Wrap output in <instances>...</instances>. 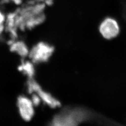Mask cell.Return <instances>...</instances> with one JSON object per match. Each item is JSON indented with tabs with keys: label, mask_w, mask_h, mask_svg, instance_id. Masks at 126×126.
<instances>
[{
	"label": "cell",
	"mask_w": 126,
	"mask_h": 126,
	"mask_svg": "<svg viewBox=\"0 0 126 126\" xmlns=\"http://www.w3.org/2000/svg\"><path fill=\"white\" fill-rule=\"evenodd\" d=\"M55 51L53 45L46 41H39L30 48L28 59L36 65L47 63Z\"/></svg>",
	"instance_id": "1"
},
{
	"label": "cell",
	"mask_w": 126,
	"mask_h": 126,
	"mask_svg": "<svg viewBox=\"0 0 126 126\" xmlns=\"http://www.w3.org/2000/svg\"><path fill=\"white\" fill-rule=\"evenodd\" d=\"M86 114L82 109H68L55 116L51 123L53 125H76L84 121Z\"/></svg>",
	"instance_id": "2"
},
{
	"label": "cell",
	"mask_w": 126,
	"mask_h": 126,
	"mask_svg": "<svg viewBox=\"0 0 126 126\" xmlns=\"http://www.w3.org/2000/svg\"><path fill=\"white\" fill-rule=\"evenodd\" d=\"M16 105L20 118L24 122H31L35 116L36 107L30 96L25 94L19 95L17 98Z\"/></svg>",
	"instance_id": "3"
},
{
	"label": "cell",
	"mask_w": 126,
	"mask_h": 126,
	"mask_svg": "<svg viewBox=\"0 0 126 126\" xmlns=\"http://www.w3.org/2000/svg\"><path fill=\"white\" fill-rule=\"evenodd\" d=\"M99 30L104 38L111 39L117 36L120 32V28L115 20L107 17L100 23Z\"/></svg>",
	"instance_id": "4"
},
{
	"label": "cell",
	"mask_w": 126,
	"mask_h": 126,
	"mask_svg": "<svg viewBox=\"0 0 126 126\" xmlns=\"http://www.w3.org/2000/svg\"><path fill=\"white\" fill-rule=\"evenodd\" d=\"M10 50L18 55L21 59L28 58L30 49L27 43L18 38L14 39H9L8 42Z\"/></svg>",
	"instance_id": "5"
},
{
	"label": "cell",
	"mask_w": 126,
	"mask_h": 126,
	"mask_svg": "<svg viewBox=\"0 0 126 126\" xmlns=\"http://www.w3.org/2000/svg\"><path fill=\"white\" fill-rule=\"evenodd\" d=\"M16 12H10L6 14L5 22V33L8 34L9 39L18 38L19 29L17 24Z\"/></svg>",
	"instance_id": "6"
},
{
	"label": "cell",
	"mask_w": 126,
	"mask_h": 126,
	"mask_svg": "<svg viewBox=\"0 0 126 126\" xmlns=\"http://www.w3.org/2000/svg\"><path fill=\"white\" fill-rule=\"evenodd\" d=\"M36 94L39 96L42 103L51 109H57L60 108L61 103L60 101L50 93L44 90L42 87L38 90Z\"/></svg>",
	"instance_id": "7"
},
{
	"label": "cell",
	"mask_w": 126,
	"mask_h": 126,
	"mask_svg": "<svg viewBox=\"0 0 126 126\" xmlns=\"http://www.w3.org/2000/svg\"><path fill=\"white\" fill-rule=\"evenodd\" d=\"M36 64L28 59H22L18 66V71L21 72L27 79L35 78L36 73Z\"/></svg>",
	"instance_id": "8"
},
{
	"label": "cell",
	"mask_w": 126,
	"mask_h": 126,
	"mask_svg": "<svg viewBox=\"0 0 126 126\" xmlns=\"http://www.w3.org/2000/svg\"><path fill=\"white\" fill-rule=\"evenodd\" d=\"M26 87L28 94L30 95L33 94H36L42 86L39 83L35 80V78H33L27 79Z\"/></svg>",
	"instance_id": "9"
},
{
	"label": "cell",
	"mask_w": 126,
	"mask_h": 126,
	"mask_svg": "<svg viewBox=\"0 0 126 126\" xmlns=\"http://www.w3.org/2000/svg\"><path fill=\"white\" fill-rule=\"evenodd\" d=\"M6 14L0 6V36L5 33V22L6 20Z\"/></svg>",
	"instance_id": "10"
},
{
	"label": "cell",
	"mask_w": 126,
	"mask_h": 126,
	"mask_svg": "<svg viewBox=\"0 0 126 126\" xmlns=\"http://www.w3.org/2000/svg\"><path fill=\"white\" fill-rule=\"evenodd\" d=\"M30 98L32 103L36 108L39 106L41 104H42V101L40 97L37 94H33L30 95Z\"/></svg>",
	"instance_id": "11"
},
{
	"label": "cell",
	"mask_w": 126,
	"mask_h": 126,
	"mask_svg": "<svg viewBox=\"0 0 126 126\" xmlns=\"http://www.w3.org/2000/svg\"><path fill=\"white\" fill-rule=\"evenodd\" d=\"M44 3L45 6H50L53 4V0H45Z\"/></svg>",
	"instance_id": "12"
}]
</instances>
